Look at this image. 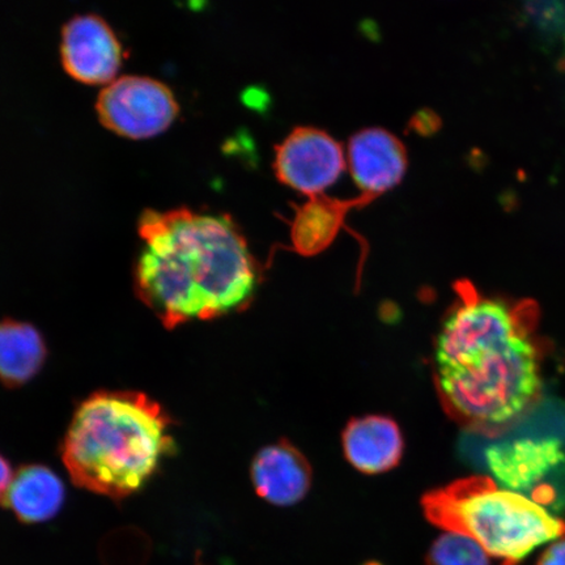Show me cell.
Instances as JSON below:
<instances>
[{"mask_svg": "<svg viewBox=\"0 0 565 565\" xmlns=\"http://www.w3.org/2000/svg\"><path fill=\"white\" fill-rule=\"evenodd\" d=\"M456 292L436 344L437 391L451 418L497 435L541 395L539 307L486 299L469 281L457 282Z\"/></svg>", "mask_w": 565, "mask_h": 565, "instance_id": "1", "label": "cell"}, {"mask_svg": "<svg viewBox=\"0 0 565 565\" xmlns=\"http://www.w3.org/2000/svg\"><path fill=\"white\" fill-rule=\"evenodd\" d=\"M139 299L167 329L243 309L258 281L256 260L232 218L190 209L146 210L138 222Z\"/></svg>", "mask_w": 565, "mask_h": 565, "instance_id": "2", "label": "cell"}, {"mask_svg": "<svg viewBox=\"0 0 565 565\" xmlns=\"http://www.w3.org/2000/svg\"><path fill=\"white\" fill-rule=\"evenodd\" d=\"M175 450L172 419L139 392H97L76 408L62 459L82 489L121 500L143 489Z\"/></svg>", "mask_w": 565, "mask_h": 565, "instance_id": "3", "label": "cell"}, {"mask_svg": "<svg viewBox=\"0 0 565 565\" xmlns=\"http://www.w3.org/2000/svg\"><path fill=\"white\" fill-rule=\"evenodd\" d=\"M424 514L447 533L475 540L503 565H520L534 550L565 535V521L522 494L478 476L429 492Z\"/></svg>", "mask_w": 565, "mask_h": 565, "instance_id": "4", "label": "cell"}, {"mask_svg": "<svg viewBox=\"0 0 565 565\" xmlns=\"http://www.w3.org/2000/svg\"><path fill=\"white\" fill-rule=\"evenodd\" d=\"M96 108L105 127L131 139L159 136L179 115L171 88L153 77L139 75L119 76L106 84Z\"/></svg>", "mask_w": 565, "mask_h": 565, "instance_id": "5", "label": "cell"}, {"mask_svg": "<svg viewBox=\"0 0 565 565\" xmlns=\"http://www.w3.org/2000/svg\"><path fill=\"white\" fill-rule=\"evenodd\" d=\"M494 478L512 492L543 508L565 507L555 476L565 475V454L555 439L519 440L493 445L486 451Z\"/></svg>", "mask_w": 565, "mask_h": 565, "instance_id": "6", "label": "cell"}, {"mask_svg": "<svg viewBox=\"0 0 565 565\" xmlns=\"http://www.w3.org/2000/svg\"><path fill=\"white\" fill-rule=\"evenodd\" d=\"M345 167L342 146L313 127H298L275 150L274 169L279 181L308 198L323 195Z\"/></svg>", "mask_w": 565, "mask_h": 565, "instance_id": "7", "label": "cell"}, {"mask_svg": "<svg viewBox=\"0 0 565 565\" xmlns=\"http://www.w3.org/2000/svg\"><path fill=\"white\" fill-rule=\"evenodd\" d=\"M63 67L86 84H109L122 63V46L115 31L94 13L70 19L62 31Z\"/></svg>", "mask_w": 565, "mask_h": 565, "instance_id": "8", "label": "cell"}, {"mask_svg": "<svg viewBox=\"0 0 565 565\" xmlns=\"http://www.w3.org/2000/svg\"><path fill=\"white\" fill-rule=\"evenodd\" d=\"M345 159L362 194L373 200L397 186L407 171L405 145L380 127L355 134L350 140Z\"/></svg>", "mask_w": 565, "mask_h": 565, "instance_id": "9", "label": "cell"}, {"mask_svg": "<svg viewBox=\"0 0 565 565\" xmlns=\"http://www.w3.org/2000/svg\"><path fill=\"white\" fill-rule=\"evenodd\" d=\"M253 484L268 503L288 507L299 503L312 483V469L298 449L287 441L259 451L252 465Z\"/></svg>", "mask_w": 565, "mask_h": 565, "instance_id": "10", "label": "cell"}, {"mask_svg": "<svg viewBox=\"0 0 565 565\" xmlns=\"http://www.w3.org/2000/svg\"><path fill=\"white\" fill-rule=\"evenodd\" d=\"M342 443L348 461L358 471L370 476L394 469L405 447L398 424L381 415L351 420Z\"/></svg>", "mask_w": 565, "mask_h": 565, "instance_id": "11", "label": "cell"}, {"mask_svg": "<svg viewBox=\"0 0 565 565\" xmlns=\"http://www.w3.org/2000/svg\"><path fill=\"white\" fill-rule=\"evenodd\" d=\"M373 198L360 195L353 200H333L327 195L308 198L295 212L291 238L294 249L302 256H316L334 242L345 225L351 210L364 207Z\"/></svg>", "mask_w": 565, "mask_h": 565, "instance_id": "12", "label": "cell"}, {"mask_svg": "<svg viewBox=\"0 0 565 565\" xmlns=\"http://www.w3.org/2000/svg\"><path fill=\"white\" fill-rule=\"evenodd\" d=\"M65 497V484L54 471L31 465L13 476L2 501L24 524H42L60 513Z\"/></svg>", "mask_w": 565, "mask_h": 565, "instance_id": "13", "label": "cell"}, {"mask_svg": "<svg viewBox=\"0 0 565 565\" xmlns=\"http://www.w3.org/2000/svg\"><path fill=\"white\" fill-rule=\"evenodd\" d=\"M44 338L30 323L0 321V383L23 386L38 374L46 360Z\"/></svg>", "mask_w": 565, "mask_h": 565, "instance_id": "14", "label": "cell"}, {"mask_svg": "<svg viewBox=\"0 0 565 565\" xmlns=\"http://www.w3.org/2000/svg\"><path fill=\"white\" fill-rule=\"evenodd\" d=\"M427 565H491L490 555L475 540L458 533H445L434 542Z\"/></svg>", "mask_w": 565, "mask_h": 565, "instance_id": "15", "label": "cell"}, {"mask_svg": "<svg viewBox=\"0 0 565 565\" xmlns=\"http://www.w3.org/2000/svg\"><path fill=\"white\" fill-rule=\"evenodd\" d=\"M527 12L545 30L565 31V3H532Z\"/></svg>", "mask_w": 565, "mask_h": 565, "instance_id": "16", "label": "cell"}, {"mask_svg": "<svg viewBox=\"0 0 565 565\" xmlns=\"http://www.w3.org/2000/svg\"><path fill=\"white\" fill-rule=\"evenodd\" d=\"M536 565H565V540L555 541L548 546Z\"/></svg>", "mask_w": 565, "mask_h": 565, "instance_id": "17", "label": "cell"}, {"mask_svg": "<svg viewBox=\"0 0 565 565\" xmlns=\"http://www.w3.org/2000/svg\"><path fill=\"white\" fill-rule=\"evenodd\" d=\"M12 469L7 459L0 455V499H3L12 482Z\"/></svg>", "mask_w": 565, "mask_h": 565, "instance_id": "18", "label": "cell"}]
</instances>
